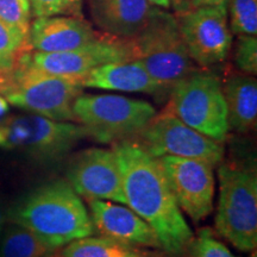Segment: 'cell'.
<instances>
[{
    "label": "cell",
    "instance_id": "f546056e",
    "mask_svg": "<svg viewBox=\"0 0 257 257\" xmlns=\"http://www.w3.org/2000/svg\"><path fill=\"white\" fill-rule=\"evenodd\" d=\"M9 112V102L3 95H0V120L5 117V114Z\"/></svg>",
    "mask_w": 257,
    "mask_h": 257
},
{
    "label": "cell",
    "instance_id": "f1b7e54d",
    "mask_svg": "<svg viewBox=\"0 0 257 257\" xmlns=\"http://www.w3.org/2000/svg\"><path fill=\"white\" fill-rule=\"evenodd\" d=\"M8 217H9V206L6 205L2 195H0V226H5V224L8 223Z\"/></svg>",
    "mask_w": 257,
    "mask_h": 257
},
{
    "label": "cell",
    "instance_id": "9a60e30c",
    "mask_svg": "<svg viewBox=\"0 0 257 257\" xmlns=\"http://www.w3.org/2000/svg\"><path fill=\"white\" fill-rule=\"evenodd\" d=\"M95 231L100 234L140 248L160 249V243L152 227L130 207L113 201L88 200Z\"/></svg>",
    "mask_w": 257,
    "mask_h": 257
},
{
    "label": "cell",
    "instance_id": "d6a6232c",
    "mask_svg": "<svg viewBox=\"0 0 257 257\" xmlns=\"http://www.w3.org/2000/svg\"><path fill=\"white\" fill-rule=\"evenodd\" d=\"M3 230H4V226H0V237H2V233H3Z\"/></svg>",
    "mask_w": 257,
    "mask_h": 257
},
{
    "label": "cell",
    "instance_id": "5b68a950",
    "mask_svg": "<svg viewBox=\"0 0 257 257\" xmlns=\"http://www.w3.org/2000/svg\"><path fill=\"white\" fill-rule=\"evenodd\" d=\"M135 60L169 95L179 81L195 72L175 15L155 6L149 22L135 36Z\"/></svg>",
    "mask_w": 257,
    "mask_h": 257
},
{
    "label": "cell",
    "instance_id": "7c38bea8",
    "mask_svg": "<svg viewBox=\"0 0 257 257\" xmlns=\"http://www.w3.org/2000/svg\"><path fill=\"white\" fill-rule=\"evenodd\" d=\"M66 180L87 201L99 199L126 204L120 167L112 149L89 148L74 154L67 166Z\"/></svg>",
    "mask_w": 257,
    "mask_h": 257
},
{
    "label": "cell",
    "instance_id": "2e32d148",
    "mask_svg": "<svg viewBox=\"0 0 257 257\" xmlns=\"http://www.w3.org/2000/svg\"><path fill=\"white\" fill-rule=\"evenodd\" d=\"M83 88H100L108 91L144 93L159 98H168L165 89L154 80L141 62H112L96 67L81 80Z\"/></svg>",
    "mask_w": 257,
    "mask_h": 257
},
{
    "label": "cell",
    "instance_id": "d6986e66",
    "mask_svg": "<svg viewBox=\"0 0 257 257\" xmlns=\"http://www.w3.org/2000/svg\"><path fill=\"white\" fill-rule=\"evenodd\" d=\"M50 257H150L140 246L104 236H87L73 240Z\"/></svg>",
    "mask_w": 257,
    "mask_h": 257
},
{
    "label": "cell",
    "instance_id": "52a82bcc",
    "mask_svg": "<svg viewBox=\"0 0 257 257\" xmlns=\"http://www.w3.org/2000/svg\"><path fill=\"white\" fill-rule=\"evenodd\" d=\"M167 111L211 140L224 143L229 133L223 86L214 74L195 70L168 95Z\"/></svg>",
    "mask_w": 257,
    "mask_h": 257
},
{
    "label": "cell",
    "instance_id": "44dd1931",
    "mask_svg": "<svg viewBox=\"0 0 257 257\" xmlns=\"http://www.w3.org/2000/svg\"><path fill=\"white\" fill-rule=\"evenodd\" d=\"M30 50L28 38L0 19V78L8 75L24 51Z\"/></svg>",
    "mask_w": 257,
    "mask_h": 257
},
{
    "label": "cell",
    "instance_id": "d4e9b609",
    "mask_svg": "<svg viewBox=\"0 0 257 257\" xmlns=\"http://www.w3.org/2000/svg\"><path fill=\"white\" fill-rule=\"evenodd\" d=\"M31 16L25 14L19 0H0V19L28 38Z\"/></svg>",
    "mask_w": 257,
    "mask_h": 257
},
{
    "label": "cell",
    "instance_id": "cb8c5ba5",
    "mask_svg": "<svg viewBox=\"0 0 257 257\" xmlns=\"http://www.w3.org/2000/svg\"><path fill=\"white\" fill-rule=\"evenodd\" d=\"M187 252L191 257H237L214 237L208 227L201 229L197 236H194Z\"/></svg>",
    "mask_w": 257,
    "mask_h": 257
},
{
    "label": "cell",
    "instance_id": "83f0119b",
    "mask_svg": "<svg viewBox=\"0 0 257 257\" xmlns=\"http://www.w3.org/2000/svg\"><path fill=\"white\" fill-rule=\"evenodd\" d=\"M229 0H192V9L200 8V6H216L227 5Z\"/></svg>",
    "mask_w": 257,
    "mask_h": 257
},
{
    "label": "cell",
    "instance_id": "1f68e13d",
    "mask_svg": "<svg viewBox=\"0 0 257 257\" xmlns=\"http://www.w3.org/2000/svg\"><path fill=\"white\" fill-rule=\"evenodd\" d=\"M19 3H21L22 8H23V10L25 11V14H28L29 16H31V14H30V5H29L28 0H19Z\"/></svg>",
    "mask_w": 257,
    "mask_h": 257
},
{
    "label": "cell",
    "instance_id": "6da1fadb",
    "mask_svg": "<svg viewBox=\"0 0 257 257\" xmlns=\"http://www.w3.org/2000/svg\"><path fill=\"white\" fill-rule=\"evenodd\" d=\"M128 207L152 227L160 249L172 257L188 251L194 233L180 210L159 159L133 140L112 144Z\"/></svg>",
    "mask_w": 257,
    "mask_h": 257
},
{
    "label": "cell",
    "instance_id": "7a4b0ae2",
    "mask_svg": "<svg viewBox=\"0 0 257 257\" xmlns=\"http://www.w3.org/2000/svg\"><path fill=\"white\" fill-rule=\"evenodd\" d=\"M8 221L30 230L56 250L95 233L81 198L62 179L46 182L22 195L9 206Z\"/></svg>",
    "mask_w": 257,
    "mask_h": 257
},
{
    "label": "cell",
    "instance_id": "30bf717a",
    "mask_svg": "<svg viewBox=\"0 0 257 257\" xmlns=\"http://www.w3.org/2000/svg\"><path fill=\"white\" fill-rule=\"evenodd\" d=\"M29 61L35 68L51 75L81 80L102 64L135 60L133 38H120L102 34L98 40L78 49L61 53L29 50Z\"/></svg>",
    "mask_w": 257,
    "mask_h": 257
},
{
    "label": "cell",
    "instance_id": "4dcf8cb0",
    "mask_svg": "<svg viewBox=\"0 0 257 257\" xmlns=\"http://www.w3.org/2000/svg\"><path fill=\"white\" fill-rule=\"evenodd\" d=\"M150 4L157 8H163V9H169L170 8V0H148Z\"/></svg>",
    "mask_w": 257,
    "mask_h": 257
},
{
    "label": "cell",
    "instance_id": "9c48e42d",
    "mask_svg": "<svg viewBox=\"0 0 257 257\" xmlns=\"http://www.w3.org/2000/svg\"><path fill=\"white\" fill-rule=\"evenodd\" d=\"M131 140L156 157L175 156L200 160L213 167L224 160L223 143L189 127L166 108L156 113Z\"/></svg>",
    "mask_w": 257,
    "mask_h": 257
},
{
    "label": "cell",
    "instance_id": "603a6c76",
    "mask_svg": "<svg viewBox=\"0 0 257 257\" xmlns=\"http://www.w3.org/2000/svg\"><path fill=\"white\" fill-rule=\"evenodd\" d=\"M30 14L35 18L70 16L82 18L83 0H28Z\"/></svg>",
    "mask_w": 257,
    "mask_h": 257
},
{
    "label": "cell",
    "instance_id": "277c9868",
    "mask_svg": "<svg viewBox=\"0 0 257 257\" xmlns=\"http://www.w3.org/2000/svg\"><path fill=\"white\" fill-rule=\"evenodd\" d=\"M218 233L248 252L257 246V173L253 163L221 162L218 168Z\"/></svg>",
    "mask_w": 257,
    "mask_h": 257
},
{
    "label": "cell",
    "instance_id": "8fae6325",
    "mask_svg": "<svg viewBox=\"0 0 257 257\" xmlns=\"http://www.w3.org/2000/svg\"><path fill=\"white\" fill-rule=\"evenodd\" d=\"M175 17L193 62L210 68L226 60L232 44L226 5L200 6Z\"/></svg>",
    "mask_w": 257,
    "mask_h": 257
},
{
    "label": "cell",
    "instance_id": "8992f818",
    "mask_svg": "<svg viewBox=\"0 0 257 257\" xmlns=\"http://www.w3.org/2000/svg\"><path fill=\"white\" fill-rule=\"evenodd\" d=\"M88 133L73 121L38 114H14L0 120V149L23 154L42 165L60 162Z\"/></svg>",
    "mask_w": 257,
    "mask_h": 257
},
{
    "label": "cell",
    "instance_id": "7402d4cb",
    "mask_svg": "<svg viewBox=\"0 0 257 257\" xmlns=\"http://www.w3.org/2000/svg\"><path fill=\"white\" fill-rule=\"evenodd\" d=\"M230 30L238 36H256L257 0H229Z\"/></svg>",
    "mask_w": 257,
    "mask_h": 257
},
{
    "label": "cell",
    "instance_id": "4fadbf2b",
    "mask_svg": "<svg viewBox=\"0 0 257 257\" xmlns=\"http://www.w3.org/2000/svg\"><path fill=\"white\" fill-rule=\"evenodd\" d=\"M159 161L180 210L199 223L213 211V166L200 160L162 156Z\"/></svg>",
    "mask_w": 257,
    "mask_h": 257
},
{
    "label": "cell",
    "instance_id": "3957f363",
    "mask_svg": "<svg viewBox=\"0 0 257 257\" xmlns=\"http://www.w3.org/2000/svg\"><path fill=\"white\" fill-rule=\"evenodd\" d=\"M29 50L8 75L0 78V94L16 107L57 121L76 123L73 104L83 87L76 79L41 72L30 63Z\"/></svg>",
    "mask_w": 257,
    "mask_h": 257
},
{
    "label": "cell",
    "instance_id": "484cf974",
    "mask_svg": "<svg viewBox=\"0 0 257 257\" xmlns=\"http://www.w3.org/2000/svg\"><path fill=\"white\" fill-rule=\"evenodd\" d=\"M234 60L238 68L248 75L257 73V38L256 36H240L236 48Z\"/></svg>",
    "mask_w": 257,
    "mask_h": 257
},
{
    "label": "cell",
    "instance_id": "ffe728a7",
    "mask_svg": "<svg viewBox=\"0 0 257 257\" xmlns=\"http://www.w3.org/2000/svg\"><path fill=\"white\" fill-rule=\"evenodd\" d=\"M55 251L30 230L15 223L4 227L0 237V257H50Z\"/></svg>",
    "mask_w": 257,
    "mask_h": 257
},
{
    "label": "cell",
    "instance_id": "4316f807",
    "mask_svg": "<svg viewBox=\"0 0 257 257\" xmlns=\"http://www.w3.org/2000/svg\"><path fill=\"white\" fill-rule=\"evenodd\" d=\"M170 5L174 10L175 16H180L192 10V0H170Z\"/></svg>",
    "mask_w": 257,
    "mask_h": 257
},
{
    "label": "cell",
    "instance_id": "e0dca14e",
    "mask_svg": "<svg viewBox=\"0 0 257 257\" xmlns=\"http://www.w3.org/2000/svg\"><path fill=\"white\" fill-rule=\"evenodd\" d=\"M94 23L105 34L120 38L137 36L155 6L148 0H89Z\"/></svg>",
    "mask_w": 257,
    "mask_h": 257
},
{
    "label": "cell",
    "instance_id": "5bb4252c",
    "mask_svg": "<svg viewBox=\"0 0 257 257\" xmlns=\"http://www.w3.org/2000/svg\"><path fill=\"white\" fill-rule=\"evenodd\" d=\"M102 34L93 30L92 25L80 17L54 16L36 18L30 23L28 47L41 53H61L98 40Z\"/></svg>",
    "mask_w": 257,
    "mask_h": 257
},
{
    "label": "cell",
    "instance_id": "ac0fdd59",
    "mask_svg": "<svg viewBox=\"0 0 257 257\" xmlns=\"http://www.w3.org/2000/svg\"><path fill=\"white\" fill-rule=\"evenodd\" d=\"M223 93L229 130L248 134L257 121V81L252 75L232 74L225 80Z\"/></svg>",
    "mask_w": 257,
    "mask_h": 257
},
{
    "label": "cell",
    "instance_id": "836d02e7",
    "mask_svg": "<svg viewBox=\"0 0 257 257\" xmlns=\"http://www.w3.org/2000/svg\"><path fill=\"white\" fill-rule=\"evenodd\" d=\"M250 257H256V250H253L252 255H251V256H250Z\"/></svg>",
    "mask_w": 257,
    "mask_h": 257
},
{
    "label": "cell",
    "instance_id": "ba28073f",
    "mask_svg": "<svg viewBox=\"0 0 257 257\" xmlns=\"http://www.w3.org/2000/svg\"><path fill=\"white\" fill-rule=\"evenodd\" d=\"M73 112L88 137L111 144L134 138L156 114L149 102L115 94H80Z\"/></svg>",
    "mask_w": 257,
    "mask_h": 257
}]
</instances>
